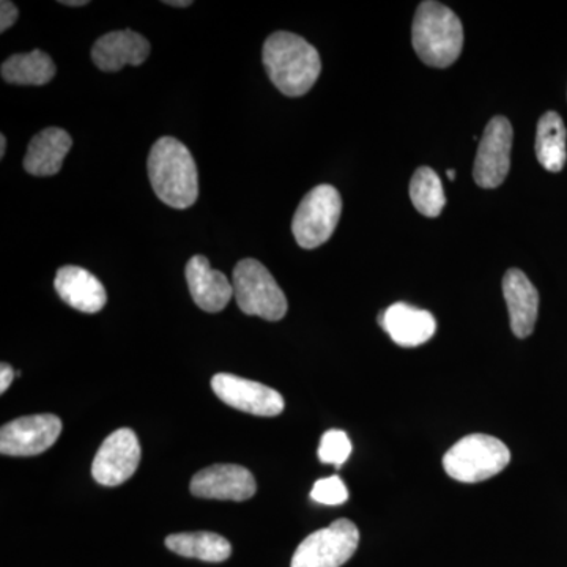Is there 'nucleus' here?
<instances>
[{"instance_id": "18", "label": "nucleus", "mask_w": 567, "mask_h": 567, "mask_svg": "<svg viewBox=\"0 0 567 567\" xmlns=\"http://www.w3.org/2000/svg\"><path fill=\"white\" fill-rule=\"evenodd\" d=\"M73 140L65 130L47 128L32 137L24 156V169L35 177H51L61 173Z\"/></svg>"}, {"instance_id": "24", "label": "nucleus", "mask_w": 567, "mask_h": 567, "mask_svg": "<svg viewBox=\"0 0 567 567\" xmlns=\"http://www.w3.org/2000/svg\"><path fill=\"white\" fill-rule=\"evenodd\" d=\"M311 498L327 506L344 505L349 499V491L341 477H324V480L317 481L312 487Z\"/></svg>"}, {"instance_id": "14", "label": "nucleus", "mask_w": 567, "mask_h": 567, "mask_svg": "<svg viewBox=\"0 0 567 567\" xmlns=\"http://www.w3.org/2000/svg\"><path fill=\"white\" fill-rule=\"evenodd\" d=\"M186 281L193 301L205 312H221L234 297V287L221 271L213 270L207 257L194 256L186 264Z\"/></svg>"}, {"instance_id": "4", "label": "nucleus", "mask_w": 567, "mask_h": 567, "mask_svg": "<svg viewBox=\"0 0 567 567\" xmlns=\"http://www.w3.org/2000/svg\"><path fill=\"white\" fill-rule=\"evenodd\" d=\"M511 453L502 440L486 434L466 435L443 457V468L461 483H483L509 465Z\"/></svg>"}, {"instance_id": "27", "label": "nucleus", "mask_w": 567, "mask_h": 567, "mask_svg": "<svg viewBox=\"0 0 567 567\" xmlns=\"http://www.w3.org/2000/svg\"><path fill=\"white\" fill-rule=\"evenodd\" d=\"M166 6L178 7V9H185V7H192V0H166Z\"/></svg>"}, {"instance_id": "9", "label": "nucleus", "mask_w": 567, "mask_h": 567, "mask_svg": "<svg viewBox=\"0 0 567 567\" xmlns=\"http://www.w3.org/2000/svg\"><path fill=\"white\" fill-rule=\"evenodd\" d=\"M61 432V417L51 413L18 417L2 425L0 453L14 457L39 456L58 442Z\"/></svg>"}, {"instance_id": "20", "label": "nucleus", "mask_w": 567, "mask_h": 567, "mask_svg": "<svg viewBox=\"0 0 567 567\" xmlns=\"http://www.w3.org/2000/svg\"><path fill=\"white\" fill-rule=\"evenodd\" d=\"M166 547L185 558L203 559L207 563H221L233 554V546L226 537L216 533H178L166 537Z\"/></svg>"}, {"instance_id": "15", "label": "nucleus", "mask_w": 567, "mask_h": 567, "mask_svg": "<svg viewBox=\"0 0 567 567\" xmlns=\"http://www.w3.org/2000/svg\"><path fill=\"white\" fill-rule=\"evenodd\" d=\"M503 295L509 312L511 330L518 339L528 338L535 331L539 315V293L528 276L511 268L503 278Z\"/></svg>"}, {"instance_id": "11", "label": "nucleus", "mask_w": 567, "mask_h": 567, "mask_svg": "<svg viewBox=\"0 0 567 567\" xmlns=\"http://www.w3.org/2000/svg\"><path fill=\"white\" fill-rule=\"evenodd\" d=\"M212 388L224 404L256 416H278L284 412V398L274 388L234 374H216Z\"/></svg>"}, {"instance_id": "13", "label": "nucleus", "mask_w": 567, "mask_h": 567, "mask_svg": "<svg viewBox=\"0 0 567 567\" xmlns=\"http://www.w3.org/2000/svg\"><path fill=\"white\" fill-rule=\"evenodd\" d=\"M148 55L151 43L132 29L106 33L92 48V62L106 73H115L126 65L140 66Z\"/></svg>"}, {"instance_id": "12", "label": "nucleus", "mask_w": 567, "mask_h": 567, "mask_svg": "<svg viewBox=\"0 0 567 567\" xmlns=\"http://www.w3.org/2000/svg\"><path fill=\"white\" fill-rule=\"evenodd\" d=\"M257 484L249 470L235 464H218L200 470L192 480V494L199 498L245 502L256 494Z\"/></svg>"}, {"instance_id": "22", "label": "nucleus", "mask_w": 567, "mask_h": 567, "mask_svg": "<svg viewBox=\"0 0 567 567\" xmlns=\"http://www.w3.org/2000/svg\"><path fill=\"white\" fill-rule=\"evenodd\" d=\"M410 199L421 215L436 218L446 204L442 181L431 167H420L410 182Z\"/></svg>"}, {"instance_id": "1", "label": "nucleus", "mask_w": 567, "mask_h": 567, "mask_svg": "<svg viewBox=\"0 0 567 567\" xmlns=\"http://www.w3.org/2000/svg\"><path fill=\"white\" fill-rule=\"evenodd\" d=\"M262 61L275 87L292 99L311 91L322 71L319 51L292 32L271 33L264 44Z\"/></svg>"}, {"instance_id": "28", "label": "nucleus", "mask_w": 567, "mask_h": 567, "mask_svg": "<svg viewBox=\"0 0 567 567\" xmlns=\"http://www.w3.org/2000/svg\"><path fill=\"white\" fill-rule=\"evenodd\" d=\"M62 6L66 7H84L87 6V0H61Z\"/></svg>"}, {"instance_id": "30", "label": "nucleus", "mask_w": 567, "mask_h": 567, "mask_svg": "<svg viewBox=\"0 0 567 567\" xmlns=\"http://www.w3.org/2000/svg\"><path fill=\"white\" fill-rule=\"evenodd\" d=\"M446 175H447V178H451V181H456V171L450 169V171H447Z\"/></svg>"}, {"instance_id": "10", "label": "nucleus", "mask_w": 567, "mask_h": 567, "mask_svg": "<svg viewBox=\"0 0 567 567\" xmlns=\"http://www.w3.org/2000/svg\"><path fill=\"white\" fill-rule=\"evenodd\" d=\"M141 462V445L132 429L112 432L93 458L92 476L102 486L114 487L136 473Z\"/></svg>"}, {"instance_id": "3", "label": "nucleus", "mask_w": 567, "mask_h": 567, "mask_svg": "<svg viewBox=\"0 0 567 567\" xmlns=\"http://www.w3.org/2000/svg\"><path fill=\"white\" fill-rule=\"evenodd\" d=\"M412 40L425 65L447 69L464 50V25L450 7L429 0L417 7Z\"/></svg>"}, {"instance_id": "26", "label": "nucleus", "mask_w": 567, "mask_h": 567, "mask_svg": "<svg viewBox=\"0 0 567 567\" xmlns=\"http://www.w3.org/2000/svg\"><path fill=\"white\" fill-rule=\"evenodd\" d=\"M14 375H17V372L13 371L10 364L2 363V365H0V393L3 394L9 390Z\"/></svg>"}, {"instance_id": "29", "label": "nucleus", "mask_w": 567, "mask_h": 567, "mask_svg": "<svg viewBox=\"0 0 567 567\" xmlns=\"http://www.w3.org/2000/svg\"><path fill=\"white\" fill-rule=\"evenodd\" d=\"M6 151H7V137L3 136H0V158H3V156H6Z\"/></svg>"}, {"instance_id": "8", "label": "nucleus", "mask_w": 567, "mask_h": 567, "mask_svg": "<svg viewBox=\"0 0 567 567\" xmlns=\"http://www.w3.org/2000/svg\"><path fill=\"white\" fill-rule=\"evenodd\" d=\"M513 140V125L506 117H494L487 123L473 169V177L481 188H498L506 181L511 169Z\"/></svg>"}, {"instance_id": "25", "label": "nucleus", "mask_w": 567, "mask_h": 567, "mask_svg": "<svg viewBox=\"0 0 567 567\" xmlns=\"http://www.w3.org/2000/svg\"><path fill=\"white\" fill-rule=\"evenodd\" d=\"M18 17H20V11H18L17 6L10 0H2L0 2V32L10 29L17 22Z\"/></svg>"}, {"instance_id": "16", "label": "nucleus", "mask_w": 567, "mask_h": 567, "mask_svg": "<svg viewBox=\"0 0 567 567\" xmlns=\"http://www.w3.org/2000/svg\"><path fill=\"white\" fill-rule=\"evenodd\" d=\"M379 323L401 347L423 346L436 331V320L431 312L406 303H395L380 312Z\"/></svg>"}, {"instance_id": "2", "label": "nucleus", "mask_w": 567, "mask_h": 567, "mask_svg": "<svg viewBox=\"0 0 567 567\" xmlns=\"http://www.w3.org/2000/svg\"><path fill=\"white\" fill-rule=\"evenodd\" d=\"M153 192L162 203L177 210L193 207L199 197V177L192 152L175 137L153 144L147 162Z\"/></svg>"}, {"instance_id": "5", "label": "nucleus", "mask_w": 567, "mask_h": 567, "mask_svg": "<svg viewBox=\"0 0 567 567\" xmlns=\"http://www.w3.org/2000/svg\"><path fill=\"white\" fill-rule=\"evenodd\" d=\"M234 297L246 316L278 322L287 315L286 295L265 265L256 259L240 260L234 268Z\"/></svg>"}, {"instance_id": "6", "label": "nucleus", "mask_w": 567, "mask_h": 567, "mask_svg": "<svg viewBox=\"0 0 567 567\" xmlns=\"http://www.w3.org/2000/svg\"><path fill=\"white\" fill-rule=\"evenodd\" d=\"M342 199L331 185L311 189L293 215L292 233L303 249H316L330 240L341 219Z\"/></svg>"}, {"instance_id": "7", "label": "nucleus", "mask_w": 567, "mask_h": 567, "mask_svg": "<svg viewBox=\"0 0 567 567\" xmlns=\"http://www.w3.org/2000/svg\"><path fill=\"white\" fill-rule=\"evenodd\" d=\"M360 532L353 522L339 518L330 527L306 537L295 550L290 567H341L353 557Z\"/></svg>"}, {"instance_id": "23", "label": "nucleus", "mask_w": 567, "mask_h": 567, "mask_svg": "<svg viewBox=\"0 0 567 567\" xmlns=\"http://www.w3.org/2000/svg\"><path fill=\"white\" fill-rule=\"evenodd\" d=\"M352 454V443L344 431L324 432L319 447V458L323 464L341 466Z\"/></svg>"}, {"instance_id": "19", "label": "nucleus", "mask_w": 567, "mask_h": 567, "mask_svg": "<svg viewBox=\"0 0 567 567\" xmlns=\"http://www.w3.org/2000/svg\"><path fill=\"white\" fill-rule=\"evenodd\" d=\"M567 132L561 115L548 111L539 118L536 130L537 162L548 173H559L567 159Z\"/></svg>"}, {"instance_id": "21", "label": "nucleus", "mask_w": 567, "mask_h": 567, "mask_svg": "<svg viewBox=\"0 0 567 567\" xmlns=\"http://www.w3.org/2000/svg\"><path fill=\"white\" fill-rule=\"evenodd\" d=\"M55 63L47 52L35 50L13 54L2 63L3 81L14 85H44L55 76Z\"/></svg>"}, {"instance_id": "17", "label": "nucleus", "mask_w": 567, "mask_h": 567, "mask_svg": "<svg viewBox=\"0 0 567 567\" xmlns=\"http://www.w3.org/2000/svg\"><path fill=\"white\" fill-rule=\"evenodd\" d=\"M54 287L66 305L85 315H95L107 303L106 290L100 279L74 265H66L58 271Z\"/></svg>"}]
</instances>
